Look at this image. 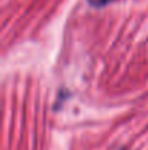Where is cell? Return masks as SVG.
I'll use <instances>...</instances> for the list:
<instances>
[{
  "mask_svg": "<svg viewBox=\"0 0 148 150\" xmlns=\"http://www.w3.org/2000/svg\"><path fill=\"white\" fill-rule=\"evenodd\" d=\"M107 0H90V3L92 4H96V6H99V4H103V3H106Z\"/></svg>",
  "mask_w": 148,
  "mask_h": 150,
  "instance_id": "obj_1",
  "label": "cell"
}]
</instances>
